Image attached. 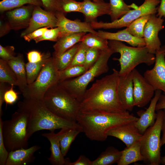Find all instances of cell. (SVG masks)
Returning a JSON list of instances; mask_svg holds the SVG:
<instances>
[{
    "instance_id": "cell-1",
    "label": "cell",
    "mask_w": 165,
    "mask_h": 165,
    "mask_svg": "<svg viewBox=\"0 0 165 165\" xmlns=\"http://www.w3.org/2000/svg\"><path fill=\"white\" fill-rule=\"evenodd\" d=\"M119 72L112 73L97 80L87 90L80 102L81 111H98L112 112H126L118 93Z\"/></svg>"
},
{
    "instance_id": "cell-2",
    "label": "cell",
    "mask_w": 165,
    "mask_h": 165,
    "mask_svg": "<svg viewBox=\"0 0 165 165\" xmlns=\"http://www.w3.org/2000/svg\"><path fill=\"white\" fill-rule=\"evenodd\" d=\"M139 118L126 111L112 112L98 111H81L76 118L86 136L91 141L106 140L108 132L117 127L135 122Z\"/></svg>"
},
{
    "instance_id": "cell-3",
    "label": "cell",
    "mask_w": 165,
    "mask_h": 165,
    "mask_svg": "<svg viewBox=\"0 0 165 165\" xmlns=\"http://www.w3.org/2000/svg\"><path fill=\"white\" fill-rule=\"evenodd\" d=\"M20 102L29 113L27 129L28 140L34 133L40 130L53 131L57 129L80 126L77 122L66 120L53 113L42 101L24 99Z\"/></svg>"
},
{
    "instance_id": "cell-4",
    "label": "cell",
    "mask_w": 165,
    "mask_h": 165,
    "mask_svg": "<svg viewBox=\"0 0 165 165\" xmlns=\"http://www.w3.org/2000/svg\"><path fill=\"white\" fill-rule=\"evenodd\" d=\"M18 108L9 120L3 122L2 133L6 147L9 152L21 148H27L28 142L27 129L29 113L20 101Z\"/></svg>"
},
{
    "instance_id": "cell-5",
    "label": "cell",
    "mask_w": 165,
    "mask_h": 165,
    "mask_svg": "<svg viewBox=\"0 0 165 165\" xmlns=\"http://www.w3.org/2000/svg\"><path fill=\"white\" fill-rule=\"evenodd\" d=\"M42 101L46 108L57 116L69 121L77 122V117L81 111L80 102L58 83L47 90Z\"/></svg>"
},
{
    "instance_id": "cell-6",
    "label": "cell",
    "mask_w": 165,
    "mask_h": 165,
    "mask_svg": "<svg viewBox=\"0 0 165 165\" xmlns=\"http://www.w3.org/2000/svg\"><path fill=\"white\" fill-rule=\"evenodd\" d=\"M113 53L109 48L101 51L96 62L85 72L76 78L59 81V84L72 97L81 102L88 84L96 77L108 71V61Z\"/></svg>"
},
{
    "instance_id": "cell-7",
    "label": "cell",
    "mask_w": 165,
    "mask_h": 165,
    "mask_svg": "<svg viewBox=\"0 0 165 165\" xmlns=\"http://www.w3.org/2000/svg\"><path fill=\"white\" fill-rule=\"evenodd\" d=\"M108 45L113 53H117L120 54L119 58L113 59L119 63L120 76L129 74L140 64L144 63L149 66L155 62L156 56L149 52L145 46H129L122 42L116 40H109Z\"/></svg>"
},
{
    "instance_id": "cell-8",
    "label": "cell",
    "mask_w": 165,
    "mask_h": 165,
    "mask_svg": "<svg viewBox=\"0 0 165 165\" xmlns=\"http://www.w3.org/2000/svg\"><path fill=\"white\" fill-rule=\"evenodd\" d=\"M154 124L147 129L140 140V151L144 162L149 165L161 164V133L163 110L157 111Z\"/></svg>"
},
{
    "instance_id": "cell-9",
    "label": "cell",
    "mask_w": 165,
    "mask_h": 165,
    "mask_svg": "<svg viewBox=\"0 0 165 165\" xmlns=\"http://www.w3.org/2000/svg\"><path fill=\"white\" fill-rule=\"evenodd\" d=\"M59 80V71L53 57H50L35 81L28 85L22 93L24 99L42 101L47 90L58 83Z\"/></svg>"
},
{
    "instance_id": "cell-10",
    "label": "cell",
    "mask_w": 165,
    "mask_h": 165,
    "mask_svg": "<svg viewBox=\"0 0 165 165\" xmlns=\"http://www.w3.org/2000/svg\"><path fill=\"white\" fill-rule=\"evenodd\" d=\"M160 0H145L143 4L136 9L130 10L120 18L111 22L97 21L91 22L92 28L95 29L119 28L127 27L140 17L147 14L157 13V6Z\"/></svg>"
},
{
    "instance_id": "cell-11",
    "label": "cell",
    "mask_w": 165,
    "mask_h": 165,
    "mask_svg": "<svg viewBox=\"0 0 165 165\" xmlns=\"http://www.w3.org/2000/svg\"><path fill=\"white\" fill-rule=\"evenodd\" d=\"M155 54L154 66L146 70L144 76L155 90H160L165 94V46H161Z\"/></svg>"
},
{
    "instance_id": "cell-12",
    "label": "cell",
    "mask_w": 165,
    "mask_h": 165,
    "mask_svg": "<svg viewBox=\"0 0 165 165\" xmlns=\"http://www.w3.org/2000/svg\"><path fill=\"white\" fill-rule=\"evenodd\" d=\"M132 73L135 106L143 108L151 101L155 90L136 69H134Z\"/></svg>"
},
{
    "instance_id": "cell-13",
    "label": "cell",
    "mask_w": 165,
    "mask_h": 165,
    "mask_svg": "<svg viewBox=\"0 0 165 165\" xmlns=\"http://www.w3.org/2000/svg\"><path fill=\"white\" fill-rule=\"evenodd\" d=\"M164 20L153 14L145 24L143 31V38L149 52L155 54L161 48V43L158 37L159 32L164 28Z\"/></svg>"
},
{
    "instance_id": "cell-14",
    "label": "cell",
    "mask_w": 165,
    "mask_h": 165,
    "mask_svg": "<svg viewBox=\"0 0 165 165\" xmlns=\"http://www.w3.org/2000/svg\"><path fill=\"white\" fill-rule=\"evenodd\" d=\"M54 12L42 9L41 6H35L28 27L21 33L25 35L41 28L57 27V19Z\"/></svg>"
},
{
    "instance_id": "cell-15",
    "label": "cell",
    "mask_w": 165,
    "mask_h": 165,
    "mask_svg": "<svg viewBox=\"0 0 165 165\" xmlns=\"http://www.w3.org/2000/svg\"><path fill=\"white\" fill-rule=\"evenodd\" d=\"M55 15L57 20V27L60 30L59 38L67 35L82 32L97 34V31L92 28L90 23L82 22L78 19L69 20L61 12H57Z\"/></svg>"
},
{
    "instance_id": "cell-16",
    "label": "cell",
    "mask_w": 165,
    "mask_h": 165,
    "mask_svg": "<svg viewBox=\"0 0 165 165\" xmlns=\"http://www.w3.org/2000/svg\"><path fill=\"white\" fill-rule=\"evenodd\" d=\"M35 6L29 4L7 11L6 21L11 30L26 28L29 24Z\"/></svg>"
},
{
    "instance_id": "cell-17",
    "label": "cell",
    "mask_w": 165,
    "mask_h": 165,
    "mask_svg": "<svg viewBox=\"0 0 165 165\" xmlns=\"http://www.w3.org/2000/svg\"><path fill=\"white\" fill-rule=\"evenodd\" d=\"M118 93L120 100L123 108L129 112L132 111L135 106L132 72L125 75H119Z\"/></svg>"
},
{
    "instance_id": "cell-18",
    "label": "cell",
    "mask_w": 165,
    "mask_h": 165,
    "mask_svg": "<svg viewBox=\"0 0 165 165\" xmlns=\"http://www.w3.org/2000/svg\"><path fill=\"white\" fill-rule=\"evenodd\" d=\"M135 122L126 123L112 129L107 134L108 136L119 139L125 144L127 147H129L140 141L142 135L135 126Z\"/></svg>"
},
{
    "instance_id": "cell-19",
    "label": "cell",
    "mask_w": 165,
    "mask_h": 165,
    "mask_svg": "<svg viewBox=\"0 0 165 165\" xmlns=\"http://www.w3.org/2000/svg\"><path fill=\"white\" fill-rule=\"evenodd\" d=\"M161 92L160 90H155L154 96L151 100L148 108L146 110H141L137 112L139 117L135 124L139 132L142 135L148 128L153 126L155 122L157 116V113L155 112L156 106Z\"/></svg>"
},
{
    "instance_id": "cell-20",
    "label": "cell",
    "mask_w": 165,
    "mask_h": 165,
    "mask_svg": "<svg viewBox=\"0 0 165 165\" xmlns=\"http://www.w3.org/2000/svg\"><path fill=\"white\" fill-rule=\"evenodd\" d=\"M109 3L105 1L95 2L90 0H83L81 13L84 17L85 21L91 23L97 21V17L104 15H110Z\"/></svg>"
},
{
    "instance_id": "cell-21",
    "label": "cell",
    "mask_w": 165,
    "mask_h": 165,
    "mask_svg": "<svg viewBox=\"0 0 165 165\" xmlns=\"http://www.w3.org/2000/svg\"><path fill=\"white\" fill-rule=\"evenodd\" d=\"M40 148L38 145L27 148H21L9 152L6 165H25L35 159V153Z\"/></svg>"
},
{
    "instance_id": "cell-22",
    "label": "cell",
    "mask_w": 165,
    "mask_h": 165,
    "mask_svg": "<svg viewBox=\"0 0 165 165\" xmlns=\"http://www.w3.org/2000/svg\"><path fill=\"white\" fill-rule=\"evenodd\" d=\"M97 35L107 40L125 42L134 47L146 46L144 38H139L133 36L126 29L114 33L100 30L97 31Z\"/></svg>"
},
{
    "instance_id": "cell-23",
    "label": "cell",
    "mask_w": 165,
    "mask_h": 165,
    "mask_svg": "<svg viewBox=\"0 0 165 165\" xmlns=\"http://www.w3.org/2000/svg\"><path fill=\"white\" fill-rule=\"evenodd\" d=\"M42 135L46 138L50 143L51 155L48 158L50 163L54 165H68L70 161L68 159L65 158L62 153L57 134L53 131Z\"/></svg>"
},
{
    "instance_id": "cell-24",
    "label": "cell",
    "mask_w": 165,
    "mask_h": 165,
    "mask_svg": "<svg viewBox=\"0 0 165 165\" xmlns=\"http://www.w3.org/2000/svg\"><path fill=\"white\" fill-rule=\"evenodd\" d=\"M7 62L16 76L17 86L22 93L28 85L24 56L18 54Z\"/></svg>"
},
{
    "instance_id": "cell-25",
    "label": "cell",
    "mask_w": 165,
    "mask_h": 165,
    "mask_svg": "<svg viewBox=\"0 0 165 165\" xmlns=\"http://www.w3.org/2000/svg\"><path fill=\"white\" fill-rule=\"evenodd\" d=\"M86 32L74 33L63 36L60 38L53 46L54 51L53 57H59L64 52L77 43L81 42Z\"/></svg>"
},
{
    "instance_id": "cell-26",
    "label": "cell",
    "mask_w": 165,
    "mask_h": 165,
    "mask_svg": "<svg viewBox=\"0 0 165 165\" xmlns=\"http://www.w3.org/2000/svg\"><path fill=\"white\" fill-rule=\"evenodd\" d=\"M57 133L61 152L64 156L67 154L71 145L78 135L83 132L82 127H79L61 129Z\"/></svg>"
},
{
    "instance_id": "cell-27",
    "label": "cell",
    "mask_w": 165,
    "mask_h": 165,
    "mask_svg": "<svg viewBox=\"0 0 165 165\" xmlns=\"http://www.w3.org/2000/svg\"><path fill=\"white\" fill-rule=\"evenodd\" d=\"M144 158L140 151V141L122 151L121 156L117 162L118 165H128L133 163L143 161Z\"/></svg>"
},
{
    "instance_id": "cell-28",
    "label": "cell",
    "mask_w": 165,
    "mask_h": 165,
    "mask_svg": "<svg viewBox=\"0 0 165 165\" xmlns=\"http://www.w3.org/2000/svg\"><path fill=\"white\" fill-rule=\"evenodd\" d=\"M122 151L115 147L110 146L102 152L91 165H111L117 163L121 156Z\"/></svg>"
},
{
    "instance_id": "cell-29",
    "label": "cell",
    "mask_w": 165,
    "mask_h": 165,
    "mask_svg": "<svg viewBox=\"0 0 165 165\" xmlns=\"http://www.w3.org/2000/svg\"><path fill=\"white\" fill-rule=\"evenodd\" d=\"M111 13L110 16L112 21L118 20L131 10L138 7L134 3L130 5L126 4L124 0H110Z\"/></svg>"
},
{
    "instance_id": "cell-30",
    "label": "cell",
    "mask_w": 165,
    "mask_h": 165,
    "mask_svg": "<svg viewBox=\"0 0 165 165\" xmlns=\"http://www.w3.org/2000/svg\"><path fill=\"white\" fill-rule=\"evenodd\" d=\"M49 52L45 53L43 59L37 62H28L25 64L28 85L32 83L36 79L42 67L51 57Z\"/></svg>"
},
{
    "instance_id": "cell-31",
    "label": "cell",
    "mask_w": 165,
    "mask_h": 165,
    "mask_svg": "<svg viewBox=\"0 0 165 165\" xmlns=\"http://www.w3.org/2000/svg\"><path fill=\"white\" fill-rule=\"evenodd\" d=\"M89 48H94L100 51L108 49V41L97 35L91 33L86 34L82 37L81 42Z\"/></svg>"
},
{
    "instance_id": "cell-32",
    "label": "cell",
    "mask_w": 165,
    "mask_h": 165,
    "mask_svg": "<svg viewBox=\"0 0 165 165\" xmlns=\"http://www.w3.org/2000/svg\"><path fill=\"white\" fill-rule=\"evenodd\" d=\"M153 14L145 15L137 19L127 27L126 28V30L136 37L139 38H143L145 26Z\"/></svg>"
},
{
    "instance_id": "cell-33",
    "label": "cell",
    "mask_w": 165,
    "mask_h": 165,
    "mask_svg": "<svg viewBox=\"0 0 165 165\" xmlns=\"http://www.w3.org/2000/svg\"><path fill=\"white\" fill-rule=\"evenodd\" d=\"M79 44L80 42L64 52L59 57H53L59 71L65 69L69 66L79 48Z\"/></svg>"
},
{
    "instance_id": "cell-34",
    "label": "cell",
    "mask_w": 165,
    "mask_h": 165,
    "mask_svg": "<svg viewBox=\"0 0 165 165\" xmlns=\"http://www.w3.org/2000/svg\"><path fill=\"white\" fill-rule=\"evenodd\" d=\"M26 4L42 6L41 0H2L0 2V11L1 13H3Z\"/></svg>"
},
{
    "instance_id": "cell-35",
    "label": "cell",
    "mask_w": 165,
    "mask_h": 165,
    "mask_svg": "<svg viewBox=\"0 0 165 165\" xmlns=\"http://www.w3.org/2000/svg\"><path fill=\"white\" fill-rule=\"evenodd\" d=\"M0 82L18 86L16 76L7 62L0 59Z\"/></svg>"
},
{
    "instance_id": "cell-36",
    "label": "cell",
    "mask_w": 165,
    "mask_h": 165,
    "mask_svg": "<svg viewBox=\"0 0 165 165\" xmlns=\"http://www.w3.org/2000/svg\"><path fill=\"white\" fill-rule=\"evenodd\" d=\"M88 69L84 65H74L59 71V81L79 76Z\"/></svg>"
},
{
    "instance_id": "cell-37",
    "label": "cell",
    "mask_w": 165,
    "mask_h": 165,
    "mask_svg": "<svg viewBox=\"0 0 165 165\" xmlns=\"http://www.w3.org/2000/svg\"><path fill=\"white\" fill-rule=\"evenodd\" d=\"M60 12L67 13L71 12L81 13L82 2H78L75 0H60Z\"/></svg>"
},
{
    "instance_id": "cell-38",
    "label": "cell",
    "mask_w": 165,
    "mask_h": 165,
    "mask_svg": "<svg viewBox=\"0 0 165 165\" xmlns=\"http://www.w3.org/2000/svg\"><path fill=\"white\" fill-rule=\"evenodd\" d=\"M88 48L82 42H80L79 48L72 62L67 68L74 65H84L86 52Z\"/></svg>"
},
{
    "instance_id": "cell-39",
    "label": "cell",
    "mask_w": 165,
    "mask_h": 165,
    "mask_svg": "<svg viewBox=\"0 0 165 165\" xmlns=\"http://www.w3.org/2000/svg\"><path fill=\"white\" fill-rule=\"evenodd\" d=\"M60 30L58 27L47 29L41 36L34 40L36 43L44 40H49L57 42L60 37Z\"/></svg>"
},
{
    "instance_id": "cell-40",
    "label": "cell",
    "mask_w": 165,
    "mask_h": 165,
    "mask_svg": "<svg viewBox=\"0 0 165 165\" xmlns=\"http://www.w3.org/2000/svg\"><path fill=\"white\" fill-rule=\"evenodd\" d=\"M100 50L92 48L87 50L84 65L88 69L91 68L96 62L100 55Z\"/></svg>"
},
{
    "instance_id": "cell-41",
    "label": "cell",
    "mask_w": 165,
    "mask_h": 165,
    "mask_svg": "<svg viewBox=\"0 0 165 165\" xmlns=\"http://www.w3.org/2000/svg\"><path fill=\"white\" fill-rule=\"evenodd\" d=\"M3 122L2 117H0V165H6L9 152L3 140L2 133Z\"/></svg>"
},
{
    "instance_id": "cell-42",
    "label": "cell",
    "mask_w": 165,
    "mask_h": 165,
    "mask_svg": "<svg viewBox=\"0 0 165 165\" xmlns=\"http://www.w3.org/2000/svg\"><path fill=\"white\" fill-rule=\"evenodd\" d=\"M14 50L13 46L3 47L0 45L1 59L6 62L10 61L16 56Z\"/></svg>"
},
{
    "instance_id": "cell-43",
    "label": "cell",
    "mask_w": 165,
    "mask_h": 165,
    "mask_svg": "<svg viewBox=\"0 0 165 165\" xmlns=\"http://www.w3.org/2000/svg\"><path fill=\"white\" fill-rule=\"evenodd\" d=\"M13 86V85H11L5 93L4 101L6 105H13L18 98V93L14 91Z\"/></svg>"
},
{
    "instance_id": "cell-44",
    "label": "cell",
    "mask_w": 165,
    "mask_h": 165,
    "mask_svg": "<svg viewBox=\"0 0 165 165\" xmlns=\"http://www.w3.org/2000/svg\"><path fill=\"white\" fill-rule=\"evenodd\" d=\"M42 7L46 11L54 12H60V0H41Z\"/></svg>"
},
{
    "instance_id": "cell-45",
    "label": "cell",
    "mask_w": 165,
    "mask_h": 165,
    "mask_svg": "<svg viewBox=\"0 0 165 165\" xmlns=\"http://www.w3.org/2000/svg\"><path fill=\"white\" fill-rule=\"evenodd\" d=\"M45 53H42L36 50L30 51L27 53V58L28 62L35 63L41 61L44 58Z\"/></svg>"
},
{
    "instance_id": "cell-46",
    "label": "cell",
    "mask_w": 165,
    "mask_h": 165,
    "mask_svg": "<svg viewBox=\"0 0 165 165\" xmlns=\"http://www.w3.org/2000/svg\"><path fill=\"white\" fill-rule=\"evenodd\" d=\"M47 28V27H45L38 29L25 35L23 37L26 41L29 42L32 40H34L42 36Z\"/></svg>"
},
{
    "instance_id": "cell-47",
    "label": "cell",
    "mask_w": 165,
    "mask_h": 165,
    "mask_svg": "<svg viewBox=\"0 0 165 165\" xmlns=\"http://www.w3.org/2000/svg\"><path fill=\"white\" fill-rule=\"evenodd\" d=\"M91 161L85 156L81 155L76 160L73 162L70 161L68 165H91Z\"/></svg>"
},
{
    "instance_id": "cell-48",
    "label": "cell",
    "mask_w": 165,
    "mask_h": 165,
    "mask_svg": "<svg viewBox=\"0 0 165 165\" xmlns=\"http://www.w3.org/2000/svg\"><path fill=\"white\" fill-rule=\"evenodd\" d=\"M6 85L5 83L0 82V117L3 115L2 105L4 101V96L6 91L9 88Z\"/></svg>"
},
{
    "instance_id": "cell-49",
    "label": "cell",
    "mask_w": 165,
    "mask_h": 165,
    "mask_svg": "<svg viewBox=\"0 0 165 165\" xmlns=\"http://www.w3.org/2000/svg\"><path fill=\"white\" fill-rule=\"evenodd\" d=\"M0 36L2 37L9 32L11 28L6 21L2 20L0 21Z\"/></svg>"
},
{
    "instance_id": "cell-50",
    "label": "cell",
    "mask_w": 165,
    "mask_h": 165,
    "mask_svg": "<svg viewBox=\"0 0 165 165\" xmlns=\"http://www.w3.org/2000/svg\"><path fill=\"white\" fill-rule=\"evenodd\" d=\"M157 17L162 18L165 17V0H160V5L158 7Z\"/></svg>"
},
{
    "instance_id": "cell-51",
    "label": "cell",
    "mask_w": 165,
    "mask_h": 165,
    "mask_svg": "<svg viewBox=\"0 0 165 165\" xmlns=\"http://www.w3.org/2000/svg\"><path fill=\"white\" fill-rule=\"evenodd\" d=\"M163 109H165V95L161 94L156 105V110Z\"/></svg>"
},
{
    "instance_id": "cell-52",
    "label": "cell",
    "mask_w": 165,
    "mask_h": 165,
    "mask_svg": "<svg viewBox=\"0 0 165 165\" xmlns=\"http://www.w3.org/2000/svg\"><path fill=\"white\" fill-rule=\"evenodd\" d=\"M161 132L162 135L161 138V144L162 146L165 144V109L163 110Z\"/></svg>"
},
{
    "instance_id": "cell-53",
    "label": "cell",
    "mask_w": 165,
    "mask_h": 165,
    "mask_svg": "<svg viewBox=\"0 0 165 165\" xmlns=\"http://www.w3.org/2000/svg\"><path fill=\"white\" fill-rule=\"evenodd\" d=\"M161 164L165 165V155L161 157Z\"/></svg>"
},
{
    "instance_id": "cell-54",
    "label": "cell",
    "mask_w": 165,
    "mask_h": 165,
    "mask_svg": "<svg viewBox=\"0 0 165 165\" xmlns=\"http://www.w3.org/2000/svg\"><path fill=\"white\" fill-rule=\"evenodd\" d=\"M95 2H101L104 1V0H90Z\"/></svg>"
}]
</instances>
